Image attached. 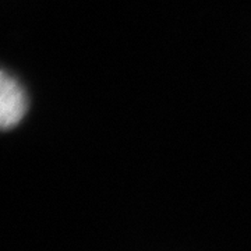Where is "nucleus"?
Returning a JSON list of instances; mask_svg holds the SVG:
<instances>
[{
	"instance_id": "nucleus-1",
	"label": "nucleus",
	"mask_w": 251,
	"mask_h": 251,
	"mask_svg": "<svg viewBox=\"0 0 251 251\" xmlns=\"http://www.w3.org/2000/svg\"><path fill=\"white\" fill-rule=\"evenodd\" d=\"M27 97L13 75L1 72L0 77V125L3 130L17 126L27 112Z\"/></svg>"
}]
</instances>
